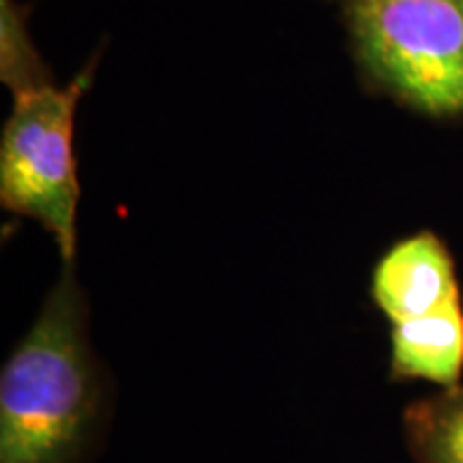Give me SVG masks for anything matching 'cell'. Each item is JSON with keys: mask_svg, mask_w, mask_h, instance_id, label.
<instances>
[{"mask_svg": "<svg viewBox=\"0 0 463 463\" xmlns=\"http://www.w3.org/2000/svg\"><path fill=\"white\" fill-rule=\"evenodd\" d=\"M0 82L14 97L54 84L31 37L26 7L15 0H0Z\"/></svg>", "mask_w": 463, "mask_h": 463, "instance_id": "obj_7", "label": "cell"}, {"mask_svg": "<svg viewBox=\"0 0 463 463\" xmlns=\"http://www.w3.org/2000/svg\"><path fill=\"white\" fill-rule=\"evenodd\" d=\"M75 262L61 275L0 372V463H82L103 412Z\"/></svg>", "mask_w": 463, "mask_h": 463, "instance_id": "obj_1", "label": "cell"}, {"mask_svg": "<svg viewBox=\"0 0 463 463\" xmlns=\"http://www.w3.org/2000/svg\"><path fill=\"white\" fill-rule=\"evenodd\" d=\"M86 65L65 86L14 97L0 133V204L34 219L54 239L62 264L78 251L80 181L75 164V112L92 82Z\"/></svg>", "mask_w": 463, "mask_h": 463, "instance_id": "obj_3", "label": "cell"}, {"mask_svg": "<svg viewBox=\"0 0 463 463\" xmlns=\"http://www.w3.org/2000/svg\"><path fill=\"white\" fill-rule=\"evenodd\" d=\"M463 305L391 324V378L420 380L442 389L461 384Z\"/></svg>", "mask_w": 463, "mask_h": 463, "instance_id": "obj_5", "label": "cell"}, {"mask_svg": "<svg viewBox=\"0 0 463 463\" xmlns=\"http://www.w3.org/2000/svg\"><path fill=\"white\" fill-rule=\"evenodd\" d=\"M352 54L375 90L463 118V0H344Z\"/></svg>", "mask_w": 463, "mask_h": 463, "instance_id": "obj_2", "label": "cell"}, {"mask_svg": "<svg viewBox=\"0 0 463 463\" xmlns=\"http://www.w3.org/2000/svg\"><path fill=\"white\" fill-rule=\"evenodd\" d=\"M369 294L391 324L461 303L455 260L444 241L430 230L397 241L378 260Z\"/></svg>", "mask_w": 463, "mask_h": 463, "instance_id": "obj_4", "label": "cell"}, {"mask_svg": "<svg viewBox=\"0 0 463 463\" xmlns=\"http://www.w3.org/2000/svg\"><path fill=\"white\" fill-rule=\"evenodd\" d=\"M403 433L416 463H463V382L410 405Z\"/></svg>", "mask_w": 463, "mask_h": 463, "instance_id": "obj_6", "label": "cell"}]
</instances>
